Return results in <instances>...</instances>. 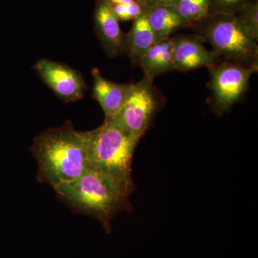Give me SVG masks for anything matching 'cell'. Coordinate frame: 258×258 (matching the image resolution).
<instances>
[{"label":"cell","instance_id":"cell-3","mask_svg":"<svg viewBox=\"0 0 258 258\" xmlns=\"http://www.w3.org/2000/svg\"><path fill=\"white\" fill-rule=\"evenodd\" d=\"M82 132L87 169L135 186L132 178V159L139 141L112 119H105L101 126Z\"/></svg>","mask_w":258,"mask_h":258},{"label":"cell","instance_id":"cell-14","mask_svg":"<svg viewBox=\"0 0 258 258\" xmlns=\"http://www.w3.org/2000/svg\"><path fill=\"white\" fill-rule=\"evenodd\" d=\"M173 70L174 69L172 59V38L169 37L164 41V47L150 72L144 77L153 81L157 76L170 72Z\"/></svg>","mask_w":258,"mask_h":258},{"label":"cell","instance_id":"cell-16","mask_svg":"<svg viewBox=\"0 0 258 258\" xmlns=\"http://www.w3.org/2000/svg\"><path fill=\"white\" fill-rule=\"evenodd\" d=\"M254 0H211L209 15H235L244 6Z\"/></svg>","mask_w":258,"mask_h":258},{"label":"cell","instance_id":"cell-6","mask_svg":"<svg viewBox=\"0 0 258 258\" xmlns=\"http://www.w3.org/2000/svg\"><path fill=\"white\" fill-rule=\"evenodd\" d=\"M159 105L153 81L144 77L139 83H134L128 99L112 120L129 135L140 141L152 124Z\"/></svg>","mask_w":258,"mask_h":258},{"label":"cell","instance_id":"cell-7","mask_svg":"<svg viewBox=\"0 0 258 258\" xmlns=\"http://www.w3.org/2000/svg\"><path fill=\"white\" fill-rule=\"evenodd\" d=\"M40 79L56 96L66 103L84 96L86 85L82 75L70 66L48 59H40L34 66Z\"/></svg>","mask_w":258,"mask_h":258},{"label":"cell","instance_id":"cell-9","mask_svg":"<svg viewBox=\"0 0 258 258\" xmlns=\"http://www.w3.org/2000/svg\"><path fill=\"white\" fill-rule=\"evenodd\" d=\"M172 59L174 70L187 72L202 67L210 68L220 60L216 52L204 46L201 37H174L172 38Z\"/></svg>","mask_w":258,"mask_h":258},{"label":"cell","instance_id":"cell-8","mask_svg":"<svg viewBox=\"0 0 258 258\" xmlns=\"http://www.w3.org/2000/svg\"><path fill=\"white\" fill-rule=\"evenodd\" d=\"M93 17L97 36L107 55L114 57L127 53L126 35L111 5L106 0H97Z\"/></svg>","mask_w":258,"mask_h":258},{"label":"cell","instance_id":"cell-10","mask_svg":"<svg viewBox=\"0 0 258 258\" xmlns=\"http://www.w3.org/2000/svg\"><path fill=\"white\" fill-rule=\"evenodd\" d=\"M93 98L101 106L105 119H112L118 114L132 92L134 83L121 84L109 81L99 70L93 69Z\"/></svg>","mask_w":258,"mask_h":258},{"label":"cell","instance_id":"cell-5","mask_svg":"<svg viewBox=\"0 0 258 258\" xmlns=\"http://www.w3.org/2000/svg\"><path fill=\"white\" fill-rule=\"evenodd\" d=\"M211 82L212 111L222 115L240 101L247 91L249 79L255 70L230 60L217 62L208 68Z\"/></svg>","mask_w":258,"mask_h":258},{"label":"cell","instance_id":"cell-18","mask_svg":"<svg viewBox=\"0 0 258 258\" xmlns=\"http://www.w3.org/2000/svg\"><path fill=\"white\" fill-rule=\"evenodd\" d=\"M144 10L158 6H174L176 0H137Z\"/></svg>","mask_w":258,"mask_h":258},{"label":"cell","instance_id":"cell-4","mask_svg":"<svg viewBox=\"0 0 258 258\" xmlns=\"http://www.w3.org/2000/svg\"><path fill=\"white\" fill-rule=\"evenodd\" d=\"M195 25L199 28L198 36L211 44L220 57L257 71V41L235 15H209Z\"/></svg>","mask_w":258,"mask_h":258},{"label":"cell","instance_id":"cell-19","mask_svg":"<svg viewBox=\"0 0 258 258\" xmlns=\"http://www.w3.org/2000/svg\"><path fill=\"white\" fill-rule=\"evenodd\" d=\"M111 6H115V5L129 4V3H133L137 0H106Z\"/></svg>","mask_w":258,"mask_h":258},{"label":"cell","instance_id":"cell-11","mask_svg":"<svg viewBox=\"0 0 258 258\" xmlns=\"http://www.w3.org/2000/svg\"><path fill=\"white\" fill-rule=\"evenodd\" d=\"M154 32L156 42L169 38L173 32L189 27L174 6H158L144 10Z\"/></svg>","mask_w":258,"mask_h":258},{"label":"cell","instance_id":"cell-15","mask_svg":"<svg viewBox=\"0 0 258 258\" xmlns=\"http://www.w3.org/2000/svg\"><path fill=\"white\" fill-rule=\"evenodd\" d=\"M241 24L243 25L249 35L254 40H258V2L254 0L252 3L244 5L235 14Z\"/></svg>","mask_w":258,"mask_h":258},{"label":"cell","instance_id":"cell-13","mask_svg":"<svg viewBox=\"0 0 258 258\" xmlns=\"http://www.w3.org/2000/svg\"><path fill=\"white\" fill-rule=\"evenodd\" d=\"M211 0H176L174 8L189 26L209 16Z\"/></svg>","mask_w":258,"mask_h":258},{"label":"cell","instance_id":"cell-1","mask_svg":"<svg viewBox=\"0 0 258 258\" xmlns=\"http://www.w3.org/2000/svg\"><path fill=\"white\" fill-rule=\"evenodd\" d=\"M135 189V186L90 169H86L77 179L53 188L73 211L96 219L107 234H111L112 220L117 214L133 210L130 196Z\"/></svg>","mask_w":258,"mask_h":258},{"label":"cell","instance_id":"cell-2","mask_svg":"<svg viewBox=\"0 0 258 258\" xmlns=\"http://www.w3.org/2000/svg\"><path fill=\"white\" fill-rule=\"evenodd\" d=\"M31 152L38 166L37 179L52 188L77 179L87 169L83 132L71 121L37 136Z\"/></svg>","mask_w":258,"mask_h":258},{"label":"cell","instance_id":"cell-17","mask_svg":"<svg viewBox=\"0 0 258 258\" xmlns=\"http://www.w3.org/2000/svg\"><path fill=\"white\" fill-rule=\"evenodd\" d=\"M111 7L119 21L136 20L144 13L143 8L137 1H134L129 4Z\"/></svg>","mask_w":258,"mask_h":258},{"label":"cell","instance_id":"cell-12","mask_svg":"<svg viewBox=\"0 0 258 258\" xmlns=\"http://www.w3.org/2000/svg\"><path fill=\"white\" fill-rule=\"evenodd\" d=\"M126 42L127 53L132 62L139 66L147 51L156 42L154 32L145 13L134 20L132 29L126 34Z\"/></svg>","mask_w":258,"mask_h":258}]
</instances>
